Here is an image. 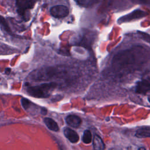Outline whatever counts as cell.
<instances>
[{
  "label": "cell",
  "instance_id": "obj_10",
  "mask_svg": "<svg viewBox=\"0 0 150 150\" xmlns=\"http://www.w3.org/2000/svg\"><path fill=\"white\" fill-rule=\"evenodd\" d=\"M44 122L46 125L48 127V128L53 131H58L59 128L57 124L52 118H45Z\"/></svg>",
  "mask_w": 150,
  "mask_h": 150
},
{
  "label": "cell",
  "instance_id": "obj_12",
  "mask_svg": "<svg viewBox=\"0 0 150 150\" xmlns=\"http://www.w3.org/2000/svg\"><path fill=\"white\" fill-rule=\"evenodd\" d=\"M77 3L81 6L88 8L96 2V0H76Z\"/></svg>",
  "mask_w": 150,
  "mask_h": 150
},
{
  "label": "cell",
  "instance_id": "obj_7",
  "mask_svg": "<svg viewBox=\"0 0 150 150\" xmlns=\"http://www.w3.org/2000/svg\"><path fill=\"white\" fill-rule=\"evenodd\" d=\"M64 134L65 137L72 143H76L79 139V137L77 132L69 128H64Z\"/></svg>",
  "mask_w": 150,
  "mask_h": 150
},
{
  "label": "cell",
  "instance_id": "obj_19",
  "mask_svg": "<svg viewBox=\"0 0 150 150\" xmlns=\"http://www.w3.org/2000/svg\"><path fill=\"white\" fill-rule=\"evenodd\" d=\"M10 71H11V69H9V68L6 69V70H5V73H6V74H9Z\"/></svg>",
  "mask_w": 150,
  "mask_h": 150
},
{
  "label": "cell",
  "instance_id": "obj_20",
  "mask_svg": "<svg viewBox=\"0 0 150 150\" xmlns=\"http://www.w3.org/2000/svg\"><path fill=\"white\" fill-rule=\"evenodd\" d=\"M138 150H146V149L144 147H141L138 149Z\"/></svg>",
  "mask_w": 150,
  "mask_h": 150
},
{
  "label": "cell",
  "instance_id": "obj_13",
  "mask_svg": "<svg viewBox=\"0 0 150 150\" xmlns=\"http://www.w3.org/2000/svg\"><path fill=\"white\" fill-rule=\"evenodd\" d=\"M92 139V135L91 132L89 130H86L84 132L82 140L85 144H89L91 142Z\"/></svg>",
  "mask_w": 150,
  "mask_h": 150
},
{
  "label": "cell",
  "instance_id": "obj_16",
  "mask_svg": "<svg viewBox=\"0 0 150 150\" xmlns=\"http://www.w3.org/2000/svg\"><path fill=\"white\" fill-rule=\"evenodd\" d=\"M138 34L139 35L141 38H142L143 40L146 41L147 42H148L150 44V35H149L146 34L145 32H139Z\"/></svg>",
  "mask_w": 150,
  "mask_h": 150
},
{
  "label": "cell",
  "instance_id": "obj_9",
  "mask_svg": "<svg viewBox=\"0 0 150 150\" xmlns=\"http://www.w3.org/2000/svg\"><path fill=\"white\" fill-rule=\"evenodd\" d=\"M94 150H104L105 145L102 139L97 135H95L93 139Z\"/></svg>",
  "mask_w": 150,
  "mask_h": 150
},
{
  "label": "cell",
  "instance_id": "obj_5",
  "mask_svg": "<svg viewBox=\"0 0 150 150\" xmlns=\"http://www.w3.org/2000/svg\"><path fill=\"white\" fill-rule=\"evenodd\" d=\"M147 15H148L147 12H146L144 11L140 10V9H137V10L133 11L132 12H131V13L121 18L118 20V22L122 23V22H126L131 21L134 19H139V18H141L142 17H144V16H146Z\"/></svg>",
  "mask_w": 150,
  "mask_h": 150
},
{
  "label": "cell",
  "instance_id": "obj_3",
  "mask_svg": "<svg viewBox=\"0 0 150 150\" xmlns=\"http://www.w3.org/2000/svg\"><path fill=\"white\" fill-rule=\"evenodd\" d=\"M35 2V0H16L18 14L25 19L27 11L33 7Z\"/></svg>",
  "mask_w": 150,
  "mask_h": 150
},
{
  "label": "cell",
  "instance_id": "obj_4",
  "mask_svg": "<svg viewBox=\"0 0 150 150\" xmlns=\"http://www.w3.org/2000/svg\"><path fill=\"white\" fill-rule=\"evenodd\" d=\"M51 15L56 18H62L67 16L69 13L68 8L64 5H56L50 8Z\"/></svg>",
  "mask_w": 150,
  "mask_h": 150
},
{
  "label": "cell",
  "instance_id": "obj_18",
  "mask_svg": "<svg viewBox=\"0 0 150 150\" xmlns=\"http://www.w3.org/2000/svg\"><path fill=\"white\" fill-rule=\"evenodd\" d=\"M41 112H42V114L45 115V114L47 113V110H46V109H45V108H43L42 109V111H41Z\"/></svg>",
  "mask_w": 150,
  "mask_h": 150
},
{
  "label": "cell",
  "instance_id": "obj_1",
  "mask_svg": "<svg viewBox=\"0 0 150 150\" xmlns=\"http://www.w3.org/2000/svg\"><path fill=\"white\" fill-rule=\"evenodd\" d=\"M148 56L145 49L142 46H135L119 52L114 57L112 63L115 69H127L142 64L148 59Z\"/></svg>",
  "mask_w": 150,
  "mask_h": 150
},
{
  "label": "cell",
  "instance_id": "obj_11",
  "mask_svg": "<svg viewBox=\"0 0 150 150\" xmlns=\"http://www.w3.org/2000/svg\"><path fill=\"white\" fill-rule=\"evenodd\" d=\"M135 136L138 138L150 137V128L142 127L138 129L136 132Z\"/></svg>",
  "mask_w": 150,
  "mask_h": 150
},
{
  "label": "cell",
  "instance_id": "obj_14",
  "mask_svg": "<svg viewBox=\"0 0 150 150\" xmlns=\"http://www.w3.org/2000/svg\"><path fill=\"white\" fill-rule=\"evenodd\" d=\"M0 25L4 29V30L6 32H7L8 33L11 34L12 33V32L11 30V29H10L9 26H8V24L6 22V20L1 16H0Z\"/></svg>",
  "mask_w": 150,
  "mask_h": 150
},
{
  "label": "cell",
  "instance_id": "obj_6",
  "mask_svg": "<svg viewBox=\"0 0 150 150\" xmlns=\"http://www.w3.org/2000/svg\"><path fill=\"white\" fill-rule=\"evenodd\" d=\"M150 90V79H144L138 83L136 87V92L145 93Z\"/></svg>",
  "mask_w": 150,
  "mask_h": 150
},
{
  "label": "cell",
  "instance_id": "obj_15",
  "mask_svg": "<svg viewBox=\"0 0 150 150\" xmlns=\"http://www.w3.org/2000/svg\"><path fill=\"white\" fill-rule=\"evenodd\" d=\"M21 103L22 105L23 106V107L25 109V110H28L29 109L32 104V103L28 99L25 98H22L21 99Z\"/></svg>",
  "mask_w": 150,
  "mask_h": 150
},
{
  "label": "cell",
  "instance_id": "obj_17",
  "mask_svg": "<svg viewBox=\"0 0 150 150\" xmlns=\"http://www.w3.org/2000/svg\"><path fill=\"white\" fill-rule=\"evenodd\" d=\"M132 2L140 4H149L150 0H131Z\"/></svg>",
  "mask_w": 150,
  "mask_h": 150
},
{
  "label": "cell",
  "instance_id": "obj_22",
  "mask_svg": "<svg viewBox=\"0 0 150 150\" xmlns=\"http://www.w3.org/2000/svg\"><path fill=\"white\" fill-rule=\"evenodd\" d=\"M148 100H149V103H150V98H149Z\"/></svg>",
  "mask_w": 150,
  "mask_h": 150
},
{
  "label": "cell",
  "instance_id": "obj_21",
  "mask_svg": "<svg viewBox=\"0 0 150 150\" xmlns=\"http://www.w3.org/2000/svg\"><path fill=\"white\" fill-rule=\"evenodd\" d=\"M110 150H119V149H117V148H113L110 149Z\"/></svg>",
  "mask_w": 150,
  "mask_h": 150
},
{
  "label": "cell",
  "instance_id": "obj_8",
  "mask_svg": "<svg viewBox=\"0 0 150 150\" xmlns=\"http://www.w3.org/2000/svg\"><path fill=\"white\" fill-rule=\"evenodd\" d=\"M66 122L71 127L77 128L80 126L81 122V120L80 117L74 115H70L67 117L66 119Z\"/></svg>",
  "mask_w": 150,
  "mask_h": 150
},
{
  "label": "cell",
  "instance_id": "obj_2",
  "mask_svg": "<svg viewBox=\"0 0 150 150\" xmlns=\"http://www.w3.org/2000/svg\"><path fill=\"white\" fill-rule=\"evenodd\" d=\"M57 87L56 83H45L38 86H26V91L29 95L36 98L48 97L52 91Z\"/></svg>",
  "mask_w": 150,
  "mask_h": 150
}]
</instances>
